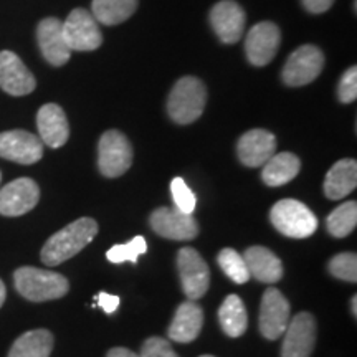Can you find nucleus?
Wrapping results in <instances>:
<instances>
[{
    "instance_id": "obj_25",
    "label": "nucleus",
    "mask_w": 357,
    "mask_h": 357,
    "mask_svg": "<svg viewBox=\"0 0 357 357\" xmlns=\"http://www.w3.org/2000/svg\"><path fill=\"white\" fill-rule=\"evenodd\" d=\"M218 323L227 336L240 337L245 334L248 326V316L242 298L230 294L223 300L220 310H218Z\"/></svg>"
},
{
    "instance_id": "obj_4",
    "label": "nucleus",
    "mask_w": 357,
    "mask_h": 357,
    "mask_svg": "<svg viewBox=\"0 0 357 357\" xmlns=\"http://www.w3.org/2000/svg\"><path fill=\"white\" fill-rule=\"evenodd\" d=\"M270 220L281 235L289 238H307L318 229V218L300 200L283 199L273 205Z\"/></svg>"
},
{
    "instance_id": "obj_20",
    "label": "nucleus",
    "mask_w": 357,
    "mask_h": 357,
    "mask_svg": "<svg viewBox=\"0 0 357 357\" xmlns=\"http://www.w3.org/2000/svg\"><path fill=\"white\" fill-rule=\"evenodd\" d=\"M204 326V310L195 301H185L178 305L167 334L169 339L181 342H192L199 337Z\"/></svg>"
},
{
    "instance_id": "obj_9",
    "label": "nucleus",
    "mask_w": 357,
    "mask_h": 357,
    "mask_svg": "<svg viewBox=\"0 0 357 357\" xmlns=\"http://www.w3.org/2000/svg\"><path fill=\"white\" fill-rule=\"evenodd\" d=\"M281 357H311L316 344L318 326L311 312H298L284 329Z\"/></svg>"
},
{
    "instance_id": "obj_22",
    "label": "nucleus",
    "mask_w": 357,
    "mask_h": 357,
    "mask_svg": "<svg viewBox=\"0 0 357 357\" xmlns=\"http://www.w3.org/2000/svg\"><path fill=\"white\" fill-rule=\"evenodd\" d=\"M357 185V162L354 159H341L329 169L324 178V194L331 200L344 199Z\"/></svg>"
},
{
    "instance_id": "obj_34",
    "label": "nucleus",
    "mask_w": 357,
    "mask_h": 357,
    "mask_svg": "<svg viewBox=\"0 0 357 357\" xmlns=\"http://www.w3.org/2000/svg\"><path fill=\"white\" fill-rule=\"evenodd\" d=\"M96 300L100 303V306L102 307V311H105L106 314H113V312L119 307V296H116V294L101 291L96 296Z\"/></svg>"
},
{
    "instance_id": "obj_16",
    "label": "nucleus",
    "mask_w": 357,
    "mask_h": 357,
    "mask_svg": "<svg viewBox=\"0 0 357 357\" xmlns=\"http://www.w3.org/2000/svg\"><path fill=\"white\" fill-rule=\"evenodd\" d=\"M37 86L33 75L13 52H0V88L12 96L30 95Z\"/></svg>"
},
{
    "instance_id": "obj_31",
    "label": "nucleus",
    "mask_w": 357,
    "mask_h": 357,
    "mask_svg": "<svg viewBox=\"0 0 357 357\" xmlns=\"http://www.w3.org/2000/svg\"><path fill=\"white\" fill-rule=\"evenodd\" d=\"M171 192L174 204H176L177 211L184 213H192L195 211V195L194 192L189 189L185 181L182 177H176L171 182Z\"/></svg>"
},
{
    "instance_id": "obj_2",
    "label": "nucleus",
    "mask_w": 357,
    "mask_h": 357,
    "mask_svg": "<svg viewBox=\"0 0 357 357\" xmlns=\"http://www.w3.org/2000/svg\"><path fill=\"white\" fill-rule=\"evenodd\" d=\"M13 283L25 300L33 303L60 300L70 289L68 280L63 275L33 266L19 268L13 275Z\"/></svg>"
},
{
    "instance_id": "obj_13",
    "label": "nucleus",
    "mask_w": 357,
    "mask_h": 357,
    "mask_svg": "<svg viewBox=\"0 0 357 357\" xmlns=\"http://www.w3.org/2000/svg\"><path fill=\"white\" fill-rule=\"evenodd\" d=\"M40 189L29 177L12 181L0 190V213L6 217H20L38 204Z\"/></svg>"
},
{
    "instance_id": "obj_1",
    "label": "nucleus",
    "mask_w": 357,
    "mask_h": 357,
    "mask_svg": "<svg viewBox=\"0 0 357 357\" xmlns=\"http://www.w3.org/2000/svg\"><path fill=\"white\" fill-rule=\"evenodd\" d=\"M98 234L96 220L89 217L78 218L68 223L65 229L53 234L43 245L40 258L45 265L56 266L78 255L82 250L93 242Z\"/></svg>"
},
{
    "instance_id": "obj_30",
    "label": "nucleus",
    "mask_w": 357,
    "mask_h": 357,
    "mask_svg": "<svg viewBox=\"0 0 357 357\" xmlns=\"http://www.w3.org/2000/svg\"><path fill=\"white\" fill-rule=\"evenodd\" d=\"M329 273L334 278L349 281V283H356L357 281V255L351 252L339 253V255L333 257L328 265Z\"/></svg>"
},
{
    "instance_id": "obj_3",
    "label": "nucleus",
    "mask_w": 357,
    "mask_h": 357,
    "mask_svg": "<svg viewBox=\"0 0 357 357\" xmlns=\"http://www.w3.org/2000/svg\"><path fill=\"white\" fill-rule=\"evenodd\" d=\"M205 102H207L205 84L195 77H184L174 84L169 95V116L177 124H190L202 116Z\"/></svg>"
},
{
    "instance_id": "obj_10",
    "label": "nucleus",
    "mask_w": 357,
    "mask_h": 357,
    "mask_svg": "<svg viewBox=\"0 0 357 357\" xmlns=\"http://www.w3.org/2000/svg\"><path fill=\"white\" fill-rule=\"evenodd\" d=\"M151 229L155 234L169 240H187L195 238L199 235V223L192 213H184L176 207H159L149 217Z\"/></svg>"
},
{
    "instance_id": "obj_6",
    "label": "nucleus",
    "mask_w": 357,
    "mask_h": 357,
    "mask_svg": "<svg viewBox=\"0 0 357 357\" xmlns=\"http://www.w3.org/2000/svg\"><path fill=\"white\" fill-rule=\"evenodd\" d=\"M177 270L182 289L190 301H197L205 296L211 284V270L197 250L190 247L178 250Z\"/></svg>"
},
{
    "instance_id": "obj_32",
    "label": "nucleus",
    "mask_w": 357,
    "mask_h": 357,
    "mask_svg": "<svg viewBox=\"0 0 357 357\" xmlns=\"http://www.w3.org/2000/svg\"><path fill=\"white\" fill-rule=\"evenodd\" d=\"M141 357H178L171 342L164 337L153 336L146 339L141 347Z\"/></svg>"
},
{
    "instance_id": "obj_15",
    "label": "nucleus",
    "mask_w": 357,
    "mask_h": 357,
    "mask_svg": "<svg viewBox=\"0 0 357 357\" xmlns=\"http://www.w3.org/2000/svg\"><path fill=\"white\" fill-rule=\"evenodd\" d=\"M38 47L45 60L53 66H63L70 60L71 50L63 33V22L55 17H48L38 24Z\"/></svg>"
},
{
    "instance_id": "obj_8",
    "label": "nucleus",
    "mask_w": 357,
    "mask_h": 357,
    "mask_svg": "<svg viewBox=\"0 0 357 357\" xmlns=\"http://www.w3.org/2000/svg\"><path fill=\"white\" fill-rule=\"evenodd\" d=\"M63 33L71 52H93L100 48L102 35L91 12L75 8L63 22Z\"/></svg>"
},
{
    "instance_id": "obj_23",
    "label": "nucleus",
    "mask_w": 357,
    "mask_h": 357,
    "mask_svg": "<svg viewBox=\"0 0 357 357\" xmlns=\"http://www.w3.org/2000/svg\"><path fill=\"white\" fill-rule=\"evenodd\" d=\"M301 162L293 153L273 154L263 164L261 178L266 185L280 187L291 182L300 174Z\"/></svg>"
},
{
    "instance_id": "obj_18",
    "label": "nucleus",
    "mask_w": 357,
    "mask_h": 357,
    "mask_svg": "<svg viewBox=\"0 0 357 357\" xmlns=\"http://www.w3.org/2000/svg\"><path fill=\"white\" fill-rule=\"evenodd\" d=\"M236 153L240 162L247 167H263L276 154V137L266 129H252L240 137Z\"/></svg>"
},
{
    "instance_id": "obj_40",
    "label": "nucleus",
    "mask_w": 357,
    "mask_h": 357,
    "mask_svg": "<svg viewBox=\"0 0 357 357\" xmlns=\"http://www.w3.org/2000/svg\"><path fill=\"white\" fill-rule=\"evenodd\" d=\"M0 178H2V174H0Z\"/></svg>"
},
{
    "instance_id": "obj_12",
    "label": "nucleus",
    "mask_w": 357,
    "mask_h": 357,
    "mask_svg": "<svg viewBox=\"0 0 357 357\" xmlns=\"http://www.w3.org/2000/svg\"><path fill=\"white\" fill-rule=\"evenodd\" d=\"M289 303L276 288H268L261 298L260 333L263 337L275 341L283 336L289 323Z\"/></svg>"
},
{
    "instance_id": "obj_38",
    "label": "nucleus",
    "mask_w": 357,
    "mask_h": 357,
    "mask_svg": "<svg viewBox=\"0 0 357 357\" xmlns=\"http://www.w3.org/2000/svg\"><path fill=\"white\" fill-rule=\"evenodd\" d=\"M351 310H352V316H357V296H352L351 300Z\"/></svg>"
},
{
    "instance_id": "obj_28",
    "label": "nucleus",
    "mask_w": 357,
    "mask_h": 357,
    "mask_svg": "<svg viewBox=\"0 0 357 357\" xmlns=\"http://www.w3.org/2000/svg\"><path fill=\"white\" fill-rule=\"evenodd\" d=\"M218 266L222 271L236 284H245L250 280L248 268L245 265L243 257L234 248H223L217 257Z\"/></svg>"
},
{
    "instance_id": "obj_39",
    "label": "nucleus",
    "mask_w": 357,
    "mask_h": 357,
    "mask_svg": "<svg viewBox=\"0 0 357 357\" xmlns=\"http://www.w3.org/2000/svg\"><path fill=\"white\" fill-rule=\"evenodd\" d=\"M200 357H215V356H208V354H205V356H200Z\"/></svg>"
},
{
    "instance_id": "obj_36",
    "label": "nucleus",
    "mask_w": 357,
    "mask_h": 357,
    "mask_svg": "<svg viewBox=\"0 0 357 357\" xmlns=\"http://www.w3.org/2000/svg\"><path fill=\"white\" fill-rule=\"evenodd\" d=\"M106 357H141V356L136 354V352H132L131 349H126V347H113Z\"/></svg>"
},
{
    "instance_id": "obj_37",
    "label": "nucleus",
    "mask_w": 357,
    "mask_h": 357,
    "mask_svg": "<svg viewBox=\"0 0 357 357\" xmlns=\"http://www.w3.org/2000/svg\"><path fill=\"white\" fill-rule=\"evenodd\" d=\"M6 296H7V291H6V284H3V281L0 280V307H2L3 301H6Z\"/></svg>"
},
{
    "instance_id": "obj_11",
    "label": "nucleus",
    "mask_w": 357,
    "mask_h": 357,
    "mask_svg": "<svg viewBox=\"0 0 357 357\" xmlns=\"http://www.w3.org/2000/svg\"><path fill=\"white\" fill-rule=\"evenodd\" d=\"M42 155L43 142L35 134L24 129L0 132V158L30 166L38 162Z\"/></svg>"
},
{
    "instance_id": "obj_24",
    "label": "nucleus",
    "mask_w": 357,
    "mask_h": 357,
    "mask_svg": "<svg viewBox=\"0 0 357 357\" xmlns=\"http://www.w3.org/2000/svg\"><path fill=\"white\" fill-rule=\"evenodd\" d=\"M55 339L47 329L26 331L13 342L8 357H50Z\"/></svg>"
},
{
    "instance_id": "obj_35",
    "label": "nucleus",
    "mask_w": 357,
    "mask_h": 357,
    "mask_svg": "<svg viewBox=\"0 0 357 357\" xmlns=\"http://www.w3.org/2000/svg\"><path fill=\"white\" fill-rule=\"evenodd\" d=\"M301 2H303V6H305L307 12L323 13V12L331 8L334 0H301Z\"/></svg>"
},
{
    "instance_id": "obj_14",
    "label": "nucleus",
    "mask_w": 357,
    "mask_h": 357,
    "mask_svg": "<svg viewBox=\"0 0 357 357\" xmlns=\"http://www.w3.org/2000/svg\"><path fill=\"white\" fill-rule=\"evenodd\" d=\"M281 43V32L273 22H261L250 30L245 42V52L250 63L265 66L273 60Z\"/></svg>"
},
{
    "instance_id": "obj_5",
    "label": "nucleus",
    "mask_w": 357,
    "mask_h": 357,
    "mask_svg": "<svg viewBox=\"0 0 357 357\" xmlns=\"http://www.w3.org/2000/svg\"><path fill=\"white\" fill-rule=\"evenodd\" d=\"M132 146L123 132L109 129L98 142V169L105 177L123 176L132 164Z\"/></svg>"
},
{
    "instance_id": "obj_26",
    "label": "nucleus",
    "mask_w": 357,
    "mask_h": 357,
    "mask_svg": "<svg viewBox=\"0 0 357 357\" xmlns=\"http://www.w3.org/2000/svg\"><path fill=\"white\" fill-rule=\"evenodd\" d=\"M137 0H93L91 13L102 25H118L136 12Z\"/></svg>"
},
{
    "instance_id": "obj_27",
    "label": "nucleus",
    "mask_w": 357,
    "mask_h": 357,
    "mask_svg": "<svg viewBox=\"0 0 357 357\" xmlns=\"http://www.w3.org/2000/svg\"><path fill=\"white\" fill-rule=\"evenodd\" d=\"M357 223V204L354 200L339 205L337 208L329 213L326 220V229L334 238H344L354 231Z\"/></svg>"
},
{
    "instance_id": "obj_33",
    "label": "nucleus",
    "mask_w": 357,
    "mask_h": 357,
    "mask_svg": "<svg viewBox=\"0 0 357 357\" xmlns=\"http://www.w3.org/2000/svg\"><path fill=\"white\" fill-rule=\"evenodd\" d=\"M337 96L342 102H352L357 98V68L351 66L339 82Z\"/></svg>"
},
{
    "instance_id": "obj_7",
    "label": "nucleus",
    "mask_w": 357,
    "mask_h": 357,
    "mask_svg": "<svg viewBox=\"0 0 357 357\" xmlns=\"http://www.w3.org/2000/svg\"><path fill=\"white\" fill-rule=\"evenodd\" d=\"M323 66V52L314 45H303L289 55L281 77L288 86H305L319 77Z\"/></svg>"
},
{
    "instance_id": "obj_17",
    "label": "nucleus",
    "mask_w": 357,
    "mask_h": 357,
    "mask_svg": "<svg viewBox=\"0 0 357 357\" xmlns=\"http://www.w3.org/2000/svg\"><path fill=\"white\" fill-rule=\"evenodd\" d=\"M243 8L234 0H222L211 10V24L223 43H236L245 30Z\"/></svg>"
},
{
    "instance_id": "obj_19",
    "label": "nucleus",
    "mask_w": 357,
    "mask_h": 357,
    "mask_svg": "<svg viewBox=\"0 0 357 357\" xmlns=\"http://www.w3.org/2000/svg\"><path fill=\"white\" fill-rule=\"evenodd\" d=\"M37 128L40 141L53 149L65 146L70 137V126L65 111L55 102H48L40 108L37 114Z\"/></svg>"
},
{
    "instance_id": "obj_29",
    "label": "nucleus",
    "mask_w": 357,
    "mask_h": 357,
    "mask_svg": "<svg viewBox=\"0 0 357 357\" xmlns=\"http://www.w3.org/2000/svg\"><path fill=\"white\" fill-rule=\"evenodd\" d=\"M146 252H147L146 238L144 236L137 235L134 236L131 242L111 247L108 252H106V258H108L111 263H114V265H118V263H123V261L136 263L137 258L144 255Z\"/></svg>"
},
{
    "instance_id": "obj_21",
    "label": "nucleus",
    "mask_w": 357,
    "mask_h": 357,
    "mask_svg": "<svg viewBox=\"0 0 357 357\" xmlns=\"http://www.w3.org/2000/svg\"><path fill=\"white\" fill-rule=\"evenodd\" d=\"M245 265L248 268L250 278L260 283L273 284L283 278V263L271 250L265 247H250L245 252Z\"/></svg>"
}]
</instances>
